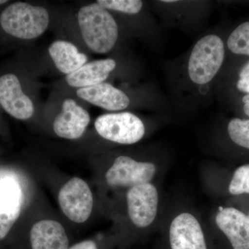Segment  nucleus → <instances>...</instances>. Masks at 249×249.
I'll list each match as a JSON object with an SVG mask.
<instances>
[{"label": "nucleus", "mask_w": 249, "mask_h": 249, "mask_svg": "<svg viewBox=\"0 0 249 249\" xmlns=\"http://www.w3.org/2000/svg\"><path fill=\"white\" fill-rule=\"evenodd\" d=\"M78 21L83 40L92 52L108 53L116 45L119 36L117 24L109 11L97 3L80 8Z\"/></svg>", "instance_id": "1"}, {"label": "nucleus", "mask_w": 249, "mask_h": 249, "mask_svg": "<svg viewBox=\"0 0 249 249\" xmlns=\"http://www.w3.org/2000/svg\"><path fill=\"white\" fill-rule=\"evenodd\" d=\"M49 24V14L45 8L22 1L10 5L0 16L3 30L22 40L39 37L47 30Z\"/></svg>", "instance_id": "2"}, {"label": "nucleus", "mask_w": 249, "mask_h": 249, "mask_svg": "<svg viewBox=\"0 0 249 249\" xmlns=\"http://www.w3.org/2000/svg\"><path fill=\"white\" fill-rule=\"evenodd\" d=\"M224 45L215 35L204 36L192 51L188 61V74L193 83L204 85L217 74L224 61Z\"/></svg>", "instance_id": "3"}, {"label": "nucleus", "mask_w": 249, "mask_h": 249, "mask_svg": "<svg viewBox=\"0 0 249 249\" xmlns=\"http://www.w3.org/2000/svg\"><path fill=\"white\" fill-rule=\"evenodd\" d=\"M94 126L103 139L124 145L139 142L145 132L142 121L130 112L103 114L96 119Z\"/></svg>", "instance_id": "4"}, {"label": "nucleus", "mask_w": 249, "mask_h": 249, "mask_svg": "<svg viewBox=\"0 0 249 249\" xmlns=\"http://www.w3.org/2000/svg\"><path fill=\"white\" fill-rule=\"evenodd\" d=\"M58 203L62 213L70 220L81 224L89 219L92 212V193L86 181L73 178L59 192Z\"/></svg>", "instance_id": "5"}, {"label": "nucleus", "mask_w": 249, "mask_h": 249, "mask_svg": "<svg viewBox=\"0 0 249 249\" xmlns=\"http://www.w3.org/2000/svg\"><path fill=\"white\" fill-rule=\"evenodd\" d=\"M157 173V166L151 162L137 161L127 156L114 160L106 175L109 186L128 188L151 182Z\"/></svg>", "instance_id": "6"}, {"label": "nucleus", "mask_w": 249, "mask_h": 249, "mask_svg": "<svg viewBox=\"0 0 249 249\" xmlns=\"http://www.w3.org/2000/svg\"><path fill=\"white\" fill-rule=\"evenodd\" d=\"M159 193L151 182L129 188L126 196L127 212L132 224L145 229L155 222L158 212Z\"/></svg>", "instance_id": "7"}, {"label": "nucleus", "mask_w": 249, "mask_h": 249, "mask_svg": "<svg viewBox=\"0 0 249 249\" xmlns=\"http://www.w3.org/2000/svg\"><path fill=\"white\" fill-rule=\"evenodd\" d=\"M168 240L170 249H209L200 223L190 213H181L174 218Z\"/></svg>", "instance_id": "8"}, {"label": "nucleus", "mask_w": 249, "mask_h": 249, "mask_svg": "<svg viewBox=\"0 0 249 249\" xmlns=\"http://www.w3.org/2000/svg\"><path fill=\"white\" fill-rule=\"evenodd\" d=\"M0 106L18 120H27L34 114V103L23 92L19 79L13 73L0 77Z\"/></svg>", "instance_id": "9"}, {"label": "nucleus", "mask_w": 249, "mask_h": 249, "mask_svg": "<svg viewBox=\"0 0 249 249\" xmlns=\"http://www.w3.org/2000/svg\"><path fill=\"white\" fill-rule=\"evenodd\" d=\"M215 222L232 249H249L248 213L234 207L222 208L216 214Z\"/></svg>", "instance_id": "10"}, {"label": "nucleus", "mask_w": 249, "mask_h": 249, "mask_svg": "<svg viewBox=\"0 0 249 249\" xmlns=\"http://www.w3.org/2000/svg\"><path fill=\"white\" fill-rule=\"evenodd\" d=\"M22 192L16 180L0 179V242L6 238L20 215Z\"/></svg>", "instance_id": "11"}, {"label": "nucleus", "mask_w": 249, "mask_h": 249, "mask_svg": "<svg viewBox=\"0 0 249 249\" xmlns=\"http://www.w3.org/2000/svg\"><path fill=\"white\" fill-rule=\"evenodd\" d=\"M89 123L88 111L68 98L62 103L61 112L54 121L53 130L60 138L74 140L83 135Z\"/></svg>", "instance_id": "12"}, {"label": "nucleus", "mask_w": 249, "mask_h": 249, "mask_svg": "<svg viewBox=\"0 0 249 249\" xmlns=\"http://www.w3.org/2000/svg\"><path fill=\"white\" fill-rule=\"evenodd\" d=\"M77 95L87 102L109 111H119L129 107V98L121 90L107 83L80 88Z\"/></svg>", "instance_id": "13"}, {"label": "nucleus", "mask_w": 249, "mask_h": 249, "mask_svg": "<svg viewBox=\"0 0 249 249\" xmlns=\"http://www.w3.org/2000/svg\"><path fill=\"white\" fill-rule=\"evenodd\" d=\"M31 249H68L70 240L61 224L52 219L36 222L29 235Z\"/></svg>", "instance_id": "14"}, {"label": "nucleus", "mask_w": 249, "mask_h": 249, "mask_svg": "<svg viewBox=\"0 0 249 249\" xmlns=\"http://www.w3.org/2000/svg\"><path fill=\"white\" fill-rule=\"evenodd\" d=\"M113 59H103L86 63L76 71L67 75L66 81L73 88H84L104 83L115 69Z\"/></svg>", "instance_id": "15"}, {"label": "nucleus", "mask_w": 249, "mask_h": 249, "mask_svg": "<svg viewBox=\"0 0 249 249\" xmlns=\"http://www.w3.org/2000/svg\"><path fill=\"white\" fill-rule=\"evenodd\" d=\"M49 53L56 68L66 75L76 71L88 62V56L67 41H54L49 46Z\"/></svg>", "instance_id": "16"}, {"label": "nucleus", "mask_w": 249, "mask_h": 249, "mask_svg": "<svg viewBox=\"0 0 249 249\" xmlns=\"http://www.w3.org/2000/svg\"><path fill=\"white\" fill-rule=\"evenodd\" d=\"M228 47L233 53L249 55V22L240 24L232 31Z\"/></svg>", "instance_id": "17"}, {"label": "nucleus", "mask_w": 249, "mask_h": 249, "mask_svg": "<svg viewBox=\"0 0 249 249\" xmlns=\"http://www.w3.org/2000/svg\"><path fill=\"white\" fill-rule=\"evenodd\" d=\"M228 133L234 143L249 150V120L232 119L228 124Z\"/></svg>", "instance_id": "18"}, {"label": "nucleus", "mask_w": 249, "mask_h": 249, "mask_svg": "<svg viewBox=\"0 0 249 249\" xmlns=\"http://www.w3.org/2000/svg\"><path fill=\"white\" fill-rule=\"evenodd\" d=\"M228 190L233 196L249 195V164L240 165L234 171Z\"/></svg>", "instance_id": "19"}, {"label": "nucleus", "mask_w": 249, "mask_h": 249, "mask_svg": "<svg viewBox=\"0 0 249 249\" xmlns=\"http://www.w3.org/2000/svg\"><path fill=\"white\" fill-rule=\"evenodd\" d=\"M96 3L104 9L128 14H138L142 6L140 0H98Z\"/></svg>", "instance_id": "20"}, {"label": "nucleus", "mask_w": 249, "mask_h": 249, "mask_svg": "<svg viewBox=\"0 0 249 249\" xmlns=\"http://www.w3.org/2000/svg\"><path fill=\"white\" fill-rule=\"evenodd\" d=\"M237 83V89L249 94V61L244 66L240 73Z\"/></svg>", "instance_id": "21"}, {"label": "nucleus", "mask_w": 249, "mask_h": 249, "mask_svg": "<svg viewBox=\"0 0 249 249\" xmlns=\"http://www.w3.org/2000/svg\"><path fill=\"white\" fill-rule=\"evenodd\" d=\"M68 249H99L97 244L93 240H84L70 247Z\"/></svg>", "instance_id": "22"}, {"label": "nucleus", "mask_w": 249, "mask_h": 249, "mask_svg": "<svg viewBox=\"0 0 249 249\" xmlns=\"http://www.w3.org/2000/svg\"><path fill=\"white\" fill-rule=\"evenodd\" d=\"M242 101L244 103V111L247 116H249V94L244 96Z\"/></svg>", "instance_id": "23"}, {"label": "nucleus", "mask_w": 249, "mask_h": 249, "mask_svg": "<svg viewBox=\"0 0 249 249\" xmlns=\"http://www.w3.org/2000/svg\"><path fill=\"white\" fill-rule=\"evenodd\" d=\"M163 2L165 3H173L176 2L177 1H174V0H165V1H162Z\"/></svg>", "instance_id": "24"}, {"label": "nucleus", "mask_w": 249, "mask_h": 249, "mask_svg": "<svg viewBox=\"0 0 249 249\" xmlns=\"http://www.w3.org/2000/svg\"><path fill=\"white\" fill-rule=\"evenodd\" d=\"M7 2L6 0H0V4H4V3Z\"/></svg>", "instance_id": "25"}, {"label": "nucleus", "mask_w": 249, "mask_h": 249, "mask_svg": "<svg viewBox=\"0 0 249 249\" xmlns=\"http://www.w3.org/2000/svg\"><path fill=\"white\" fill-rule=\"evenodd\" d=\"M249 215V213H248Z\"/></svg>", "instance_id": "26"}]
</instances>
